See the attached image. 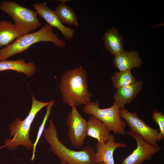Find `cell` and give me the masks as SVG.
Wrapping results in <instances>:
<instances>
[{
	"label": "cell",
	"instance_id": "9a60e30c",
	"mask_svg": "<svg viewBox=\"0 0 164 164\" xmlns=\"http://www.w3.org/2000/svg\"><path fill=\"white\" fill-rule=\"evenodd\" d=\"M11 70L24 73L27 77H31L36 70L35 64L32 62L26 63L23 59L16 60H4L0 61V71Z\"/></svg>",
	"mask_w": 164,
	"mask_h": 164
},
{
	"label": "cell",
	"instance_id": "4fadbf2b",
	"mask_svg": "<svg viewBox=\"0 0 164 164\" xmlns=\"http://www.w3.org/2000/svg\"><path fill=\"white\" fill-rule=\"evenodd\" d=\"M109 128L101 120L91 115L87 121V136L97 139V142L105 143L110 137Z\"/></svg>",
	"mask_w": 164,
	"mask_h": 164
},
{
	"label": "cell",
	"instance_id": "ac0fdd59",
	"mask_svg": "<svg viewBox=\"0 0 164 164\" xmlns=\"http://www.w3.org/2000/svg\"><path fill=\"white\" fill-rule=\"evenodd\" d=\"M21 36L18 29L12 22L5 20L0 21V48L12 43Z\"/></svg>",
	"mask_w": 164,
	"mask_h": 164
},
{
	"label": "cell",
	"instance_id": "6da1fadb",
	"mask_svg": "<svg viewBox=\"0 0 164 164\" xmlns=\"http://www.w3.org/2000/svg\"><path fill=\"white\" fill-rule=\"evenodd\" d=\"M63 102L72 105H84L91 101L92 95L88 88L86 71L81 66L66 71L59 84Z\"/></svg>",
	"mask_w": 164,
	"mask_h": 164
},
{
	"label": "cell",
	"instance_id": "7c38bea8",
	"mask_svg": "<svg viewBox=\"0 0 164 164\" xmlns=\"http://www.w3.org/2000/svg\"><path fill=\"white\" fill-rule=\"evenodd\" d=\"M143 82L140 80L128 86L117 89L114 96V102L120 108L131 103L142 89Z\"/></svg>",
	"mask_w": 164,
	"mask_h": 164
},
{
	"label": "cell",
	"instance_id": "d6986e66",
	"mask_svg": "<svg viewBox=\"0 0 164 164\" xmlns=\"http://www.w3.org/2000/svg\"><path fill=\"white\" fill-rule=\"evenodd\" d=\"M111 80L113 88L116 90L131 84L136 81L131 70L116 72L112 76Z\"/></svg>",
	"mask_w": 164,
	"mask_h": 164
},
{
	"label": "cell",
	"instance_id": "e0dca14e",
	"mask_svg": "<svg viewBox=\"0 0 164 164\" xmlns=\"http://www.w3.org/2000/svg\"><path fill=\"white\" fill-rule=\"evenodd\" d=\"M60 2L54 11L61 22L78 27L79 26L77 14L72 8L66 4L67 0H60Z\"/></svg>",
	"mask_w": 164,
	"mask_h": 164
},
{
	"label": "cell",
	"instance_id": "9c48e42d",
	"mask_svg": "<svg viewBox=\"0 0 164 164\" xmlns=\"http://www.w3.org/2000/svg\"><path fill=\"white\" fill-rule=\"evenodd\" d=\"M127 133L135 140L137 146L122 161L121 164H142L145 161L150 160L153 155L161 150V147L151 144L137 133L129 131Z\"/></svg>",
	"mask_w": 164,
	"mask_h": 164
},
{
	"label": "cell",
	"instance_id": "52a82bcc",
	"mask_svg": "<svg viewBox=\"0 0 164 164\" xmlns=\"http://www.w3.org/2000/svg\"><path fill=\"white\" fill-rule=\"evenodd\" d=\"M136 112L137 110L134 112H130L125 107L120 109V116L126 121L130 131L138 134L151 144L155 146L159 145L158 142L164 139V136L157 130L147 125L138 116Z\"/></svg>",
	"mask_w": 164,
	"mask_h": 164
},
{
	"label": "cell",
	"instance_id": "3957f363",
	"mask_svg": "<svg viewBox=\"0 0 164 164\" xmlns=\"http://www.w3.org/2000/svg\"><path fill=\"white\" fill-rule=\"evenodd\" d=\"M40 42H50L60 49L63 48L66 44L65 40L53 32V27L46 24L38 31L22 35L0 50V61L21 53L32 45Z\"/></svg>",
	"mask_w": 164,
	"mask_h": 164
},
{
	"label": "cell",
	"instance_id": "ba28073f",
	"mask_svg": "<svg viewBox=\"0 0 164 164\" xmlns=\"http://www.w3.org/2000/svg\"><path fill=\"white\" fill-rule=\"evenodd\" d=\"M67 114L66 124L68 127V135L72 145L77 149L82 147L87 136V120L78 112L76 106H71Z\"/></svg>",
	"mask_w": 164,
	"mask_h": 164
},
{
	"label": "cell",
	"instance_id": "ffe728a7",
	"mask_svg": "<svg viewBox=\"0 0 164 164\" xmlns=\"http://www.w3.org/2000/svg\"><path fill=\"white\" fill-rule=\"evenodd\" d=\"M54 102L55 101L53 100L51 101L50 103L47 106L46 112L42 124L39 128L36 141L33 145V154L32 157V161L34 158L36 146L38 142L39 138L41 136V135L43 132V130L45 128L44 127L46 122L49 115L50 114L52 108L53 106Z\"/></svg>",
	"mask_w": 164,
	"mask_h": 164
},
{
	"label": "cell",
	"instance_id": "7402d4cb",
	"mask_svg": "<svg viewBox=\"0 0 164 164\" xmlns=\"http://www.w3.org/2000/svg\"><path fill=\"white\" fill-rule=\"evenodd\" d=\"M99 164H104L103 162H100L99 163Z\"/></svg>",
	"mask_w": 164,
	"mask_h": 164
},
{
	"label": "cell",
	"instance_id": "30bf717a",
	"mask_svg": "<svg viewBox=\"0 0 164 164\" xmlns=\"http://www.w3.org/2000/svg\"><path fill=\"white\" fill-rule=\"evenodd\" d=\"M33 8L47 22L52 26L57 29L65 38L68 40L72 39L75 33V30L64 26L60 21L54 11L50 9L44 2L33 4Z\"/></svg>",
	"mask_w": 164,
	"mask_h": 164
},
{
	"label": "cell",
	"instance_id": "5bb4252c",
	"mask_svg": "<svg viewBox=\"0 0 164 164\" xmlns=\"http://www.w3.org/2000/svg\"><path fill=\"white\" fill-rule=\"evenodd\" d=\"M114 63L116 67L121 71L138 68L142 62L137 52L124 50L115 56Z\"/></svg>",
	"mask_w": 164,
	"mask_h": 164
},
{
	"label": "cell",
	"instance_id": "44dd1931",
	"mask_svg": "<svg viewBox=\"0 0 164 164\" xmlns=\"http://www.w3.org/2000/svg\"><path fill=\"white\" fill-rule=\"evenodd\" d=\"M152 117L155 121L159 125L160 133L164 136V115L163 113L159 111H154Z\"/></svg>",
	"mask_w": 164,
	"mask_h": 164
},
{
	"label": "cell",
	"instance_id": "2e32d148",
	"mask_svg": "<svg viewBox=\"0 0 164 164\" xmlns=\"http://www.w3.org/2000/svg\"><path fill=\"white\" fill-rule=\"evenodd\" d=\"M103 38L106 48L114 56L124 51L121 36L115 28L107 30Z\"/></svg>",
	"mask_w": 164,
	"mask_h": 164
},
{
	"label": "cell",
	"instance_id": "8992f818",
	"mask_svg": "<svg viewBox=\"0 0 164 164\" xmlns=\"http://www.w3.org/2000/svg\"><path fill=\"white\" fill-rule=\"evenodd\" d=\"M120 109L114 102L109 108H101L98 103L91 101L84 105L83 111L85 114L94 116L101 120L115 135H125V128L127 123L120 116Z\"/></svg>",
	"mask_w": 164,
	"mask_h": 164
},
{
	"label": "cell",
	"instance_id": "8fae6325",
	"mask_svg": "<svg viewBox=\"0 0 164 164\" xmlns=\"http://www.w3.org/2000/svg\"><path fill=\"white\" fill-rule=\"evenodd\" d=\"M115 137L113 135H110L108 141L105 143L97 142L96 144V152H95L94 159L95 162L99 164L103 162L104 164H115L113 157V153L117 149L126 148L128 145L122 142H116Z\"/></svg>",
	"mask_w": 164,
	"mask_h": 164
},
{
	"label": "cell",
	"instance_id": "7a4b0ae2",
	"mask_svg": "<svg viewBox=\"0 0 164 164\" xmlns=\"http://www.w3.org/2000/svg\"><path fill=\"white\" fill-rule=\"evenodd\" d=\"M43 137L50 146V150L58 157L62 164H97L94 161L95 151L89 146L80 151L71 149L59 139L57 130L53 121L49 120L48 128L43 130Z\"/></svg>",
	"mask_w": 164,
	"mask_h": 164
},
{
	"label": "cell",
	"instance_id": "277c9868",
	"mask_svg": "<svg viewBox=\"0 0 164 164\" xmlns=\"http://www.w3.org/2000/svg\"><path fill=\"white\" fill-rule=\"evenodd\" d=\"M32 104L29 112L23 120L16 118L8 126L12 139L7 138L5 140L6 147L9 150H16L18 146L22 145L27 150L31 149L33 146L29 137V131L31 124L37 114L43 108L47 106L50 102H43L37 100L32 94Z\"/></svg>",
	"mask_w": 164,
	"mask_h": 164
},
{
	"label": "cell",
	"instance_id": "5b68a950",
	"mask_svg": "<svg viewBox=\"0 0 164 164\" xmlns=\"http://www.w3.org/2000/svg\"><path fill=\"white\" fill-rule=\"evenodd\" d=\"M0 10L11 16L21 36L31 33L41 26L38 13L12 1H3L0 3Z\"/></svg>",
	"mask_w": 164,
	"mask_h": 164
}]
</instances>
